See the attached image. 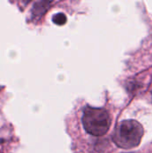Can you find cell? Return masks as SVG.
<instances>
[{
    "label": "cell",
    "mask_w": 152,
    "mask_h": 153,
    "mask_svg": "<svg viewBox=\"0 0 152 153\" xmlns=\"http://www.w3.org/2000/svg\"><path fill=\"white\" fill-rule=\"evenodd\" d=\"M144 134L142 126L136 120L121 121L115 128L113 133L114 143L122 149H133L141 143Z\"/></svg>",
    "instance_id": "6da1fadb"
},
{
    "label": "cell",
    "mask_w": 152,
    "mask_h": 153,
    "mask_svg": "<svg viewBox=\"0 0 152 153\" xmlns=\"http://www.w3.org/2000/svg\"><path fill=\"white\" fill-rule=\"evenodd\" d=\"M82 124L90 134L102 136L108 133L110 127L111 117L109 113L104 108L87 106L83 109Z\"/></svg>",
    "instance_id": "7a4b0ae2"
},
{
    "label": "cell",
    "mask_w": 152,
    "mask_h": 153,
    "mask_svg": "<svg viewBox=\"0 0 152 153\" xmlns=\"http://www.w3.org/2000/svg\"><path fill=\"white\" fill-rule=\"evenodd\" d=\"M51 2L49 1H39L36 2L32 8V15L34 17H39L42 14L45 13V12L47 10L48 6L50 5Z\"/></svg>",
    "instance_id": "3957f363"
},
{
    "label": "cell",
    "mask_w": 152,
    "mask_h": 153,
    "mask_svg": "<svg viewBox=\"0 0 152 153\" xmlns=\"http://www.w3.org/2000/svg\"><path fill=\"white\" fill-rule=\"evenodd\" d=\"M53 22H54L56 24L62 25V24L65 23V22H66V16H65V13H56V14L53 16Z\"/></svg>",
    "instance_id": "277c9868"
},
{
    "label": "cell",
    "mask_w": 152,
    "mask_h": 153,
    "mask_svg": "<svg viewBox=\"0 0 152 153\" xmlns=\"http://www.w3.org/2000/svg\"><path fill=\"white\" fill-rule=\"evenodd\" d=\"M130 153H134V152H130Z\"/></svg>",
    "instance_id": "5b68a950"
}]
</instances>
